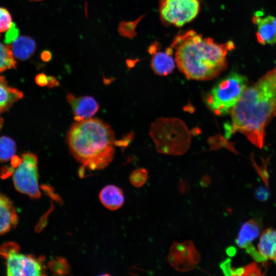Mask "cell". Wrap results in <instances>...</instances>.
Instances as JSON below:
<instances>
[{
  "label": "cell",
  "mask_w": 276,
  "mask_h": 276,
  "mask_svg": "<svg viewBox=\"0 0 276 276\" xmlns=\"http://www.w3.org/2000/svg\"><path fill=\"white\" fill-rule=\"evenodd\" d=\"M253 23L257 26L256 37L258 41L263 45L276 43V17L267 16L261 17L255 15Z\"/></svg>",
  "instance_id": "cell-10"
},
{
  "label": "cell",
  "mask_w": 276,
  "mask_h": 276,
  "mask_svg": "<svg viewBox=\"0 0 276 276\" xmlns=\"http://www.w3.org/2000/svg\"><path fill=\"white\" fill-rule=\"evenodd\" d=\"M16 168L12 175L15 189L31 198H39L37 156L31 152L23 153L21 162Z\"/></svg>",
  "instance_id": "cell-5"
},
{
  "label": "cell",
  "mask_w": 276,
  "mask_h": 276,
  "mask_svg": "<svg viewBox=\"0 0 276 276\" xmlns=\"http://www.w3.org/2000/svg\"><path fill=\"white\" fill-rule=\"evenodd\" d=\"M173 49L170 47L165 51H158L157 49L151 53V67L153 71L159 76H167L174 70L176 64L172 57Z\"/></svg>",
  "instance_id": "cell-11"
},
{
  "label": "cell",
  "mask_w": 276,
  "mask_h": 276,
  "mask_svg": "<svg viewBox=\"0 0 276 276\" xmlns=\"http://www.w3.org/2000/svg\"><path fill=\"white\" fill-rule=\"evenodd\" d=\"M36 48L35 40L29 36H20L11 46L14 57L20 60L29 59L35 53Z\"/></svg>",
  "instance_id": "cell-17"
},
{
  "label": "cell",
  "mask_w": 276,
  "mask_h": 276,
  "mask_svg": "<svg viewBox=\"0 0 276 276\" xmlns=\"http://www.w3.org/2000/svg\"><path fill=\"white\" fill-rule=\"evenodd\" d=\"M176 64L189 79L208 80L215 78L227 67V54L235 48L232 41L216 42L193 30L176 35L171 44Z\"/></svg>",
  "instance_id": "cell-2"
},
{
  "label": "cell",
  "mask_w": 276,
  "mask_h": 276,
  "mask_svg": "<svg viewBox=\"0 0 276 276\" xmlns=\"http://www.w3.org/2000/svg\"><path fill=\"white\" fill-rule=\"evenodd\" d=\"M1 112H2L0 111V130L2 128L3 125V122H4L3 118L1 116Z\"/></svg>",
  "instance_id": "cell-30"
},
{
  "label": "cell",
  "mask_w": 276,
  "mask_h": 276,
  "mask_svg": "<svg viewBox=\"0 0 276 276\" xmlns=\"http://www.w3.org/2000/svg\"><path fill=\"white\" fill-rule=\"evenodd\" d=\"M148 174L146 169L139 168L133 171L129 176L131 183L135 187L141 188L147 182Z\"/></svg>",
  "instance_id": "cell-20"
},
{
  "label": "cell",
  "mask_w": 276,
  "mask_h": 276,
  "mask_svg": "<svg viewBox=\"0 0 276 276\" xmlns=\"http://www.w3.org/2000/svg\"><path fill=\"white\" fill-rule=\"evenodd\" d=\"M190 185L189 182L185 180H180L178 183V190L181 195L186 194L189 190Z\"/></svg>",
  "instance_id": "cell-24"
},
{
  "label": "cell",
  "mask_w": 276,
  "mask_h": 276,
  "mask_svg": "<svg viewBox=\"0 0 276 276\" xmlns=\"http://www.w3.org/2000/svg\"><path fill=\"white\" fill-rule=\"evenodd\" d=\"M52 53L50 51H43L40 54L41 59L44 62H48L52 59Z\"/></svg>",
  "instance_id": "cell-27"
},
{
  "label": "cell",
  "mask_w": 276,
  "mask_h": 276,
  "mask_svg": "<svg viewBox=\"0 0 276 276\" xmlns=\"http://www.w3.org/2000/svg\"><path fill=\"white\" fill-rule=\"evenodd\" d=\"M247 78L232 73L224 78L208 93L205 101L215 114L222 116L231 112L247 87Z\"/></svg>",
  "instance_id": "cell-4"
},
{
  "label": "cell",
  "mask_w": 276,
  "mask_h": 276,
  "mask_svg": "<svg viewBox=\"0 0 276 276\" xmlns=\"http://www.w3.org/2000/svg\"><path fill=\"white\" fill-rule=\"evenodd\" d=\"M19 36V30L16 27L15 24L12 23L11 27L7 31L5 36L4 42L8 44L12 43Z\"/></svg>",
  "instance_id": "cell-23"
},
{
  "label": "cell",
  "mask_w": 276,
  "mask_h": 276,
  "mask_svg": "<svg viewBox=\"0 0 276 276\" xmlns=\"http://www.w3.org/2000/svg\"><path fill=\"white\" fill-rule=\"evenodd\" d=\"M36 83L40 86H44L48 83V76L44 73L37 75L35 78Z\"/></svg>",
  "instance_id": "cell-25"
},
{
  "label": "cell",
  "mask_w": 276,
  "mask_h": 276,
  "mask_svg": "<svg viewBox=\"0 0 276 276\" xmlns=\"http://www.w3.org/2000/svg\"><path fill=\"white\" fill-rule=\"evenodd\" d=\"M211 182L210 177L208 175H204L200 180V185L202 187H206L209 186Z\"/></svg>",
  "instance_id": "cell-28"
},
{
  "label": "cell",
  "mask_w": 276,
  "mask_h": 276,
  "mask_svg": "<svg viewBox=\"0 0 276 276\" xmlns=\"http://www.w3.org/2000/svg\"><path fill=\"white\" fill-rule=\"evenodd\" d=\"M31 1H40V0H31Z\"/></svg>",
  "instance_id": "cell-31"
},
{
  "label": "cell",
  "mask_w": 276,
  "mask_h": 276,
  "mask_svg": "<svg viewBox=\"0 0 276 276\" xmlns=\"http://www.w3.org/2000/svg\"><path fill=\"white\" fill-rule=\"evenodd\" d=\"M230 112L227 134L241 133L262 148L266 127L276 115V67L247 86Z\"/></svg>",
  "instance_id": "cell-1"
},
{
  "label": "cell",
  "mask_w": 276,
  "mask_h": 276,
  "mask_svg": "<svg viewBox=\"0 0 276 276\" xmlns=\"http://www.w3.org/2000/svg\"><path fill=\"white\" fill-rule=\"evenodd\" d=\"M258 249L265 260L276 262V229L269 228L263 232L260 237Z\"/></svg>",
  "instance_id": "cell-13"
},
{
  "label": "cell",
  "mask_w": 276,
  "mask_h": 276,
  "mask_svg": "<svg viewBox=\"0 0 276 276\" xmlns=\"http://www.w3.org/2000/svg\"><path fill=\"white\" fill-rule=\"evenodd\" d=\"M199 10V0H160L159 4L162 19L178 27L193 20Z\"/></svg>",
  "instance_id": "cell-7"
},
{
  "label": "cell",
  "mask_w": 276,
  "mask_h": 276,
  "mask_svg": "<svg viewBox=\"0 0 276 276\" xmlns=\"http://www.w3.org/2000/svg\"><path fill=\"white\" fill-rule=\"evenodd\" d=\"M23 97L21 91L10 86L5 77L0 76V111L8 110Z\"/></svg>",
  "instance_id": "cell-15"
},
{
  "label": "cell",
  "mask_w": 276,
  "mask_h": 276,
  "mask_svg": "<svg viewBox=\"0 0 276 276\" xmlns=\"http://www.w3.org/2000/svg\"><path fill=\"white\" fill-rule=\"evenodd\" d=\"M260 227L254 220H250L241 227L236 240L237 245L246 250L254 247L251 242L259 236Z\"/></svg>",
  "instance_id": "cell-16"
},
{
  "label": "cell",
  "mask_w": 276,
  "mask_h": 276,
  "mask_svg": "<svg viewBox=\"0 0 276 276\" xmlns=\"http://www.w3.org/2000/svg\"><path fill=\"white\" fill-rule=\"evenodd\" d=\"M136 22L137 21L120 22L118 27L119 32L123 36L132 38L135 34L134 29Z\"/></svg>",
  "instance_id": "cell-22"
},
{
  "label": "cell",
  "mask_w": 276,
  "mask_h": 276,
  "mask_svg": "<svg viewBox=\"0 0 276 276\" xmlns=\"http://www.w3.org/2000/svg\"><path fill=\"white\" fill-rule=\"evenodd\" d=\"M11 164L14 167H17L21 162V158L14 155L11 159Z\"/></svg>",
  "instance_id": "cell-29"
},
{
  "label": "cell",
  "mask_w": 276,
  "mask_h": 276,
  "mask_svg": "<svg viewBox=\"0 0 276 276\" xmlns=\"http://www.w3.org/2000/svg\"><path fill=\"white\" fill-rule=\"evenodd\" d=\"M17 62L13 54L11 46L0 41V72L15 68Z\"/></svg>",
  "instance_id": "cell-18"
},
{
  "label": "cell",
  "mask_w": 276,
  "mask_h": 276,
  "mask_svg": "<svg viewBox=\"0 0 276 276\" xmlns=\"http://www.w3.org/2000/svg\"><path fill=\"white\" fill-rule=\"evenodd\" d=\"M99 198L104 206L113 211L120 208L124 202L122 190L114 185H108L104 187L100 191Z\"/></svg>",
  "instance_id": "cell-14"
},
{
  "label": "cell",
  "mask_w": 276,
  "mask_h": 276,
  "mask_svg": "<svg viewBox=\"0 0 276 276\" xmlns=\"http://www.w3.org/2000/svg\"><path fill=\"white\" fill-rule=\"evenodd\" d=\"M16 151L15 141L11 138L0 136V162H7L14 156Z\"/></svg>",
  "instance_id": "cell-19"
},
{
  "label": "cell",
  "mask_w": 276,
  "mask_h": 276,
  "mask_svg": "<svg viewBox=\"0 0 276 276\" xmlns=\"http://www.w3.org/2000/svg\"><path fill=\"white\" fill-rule=\"evenodd\" d=\"M1 254L6 259L7 274L9 276L41 275L44 269L40 260L34 256L18 251L15 244H7L2 248Z\"/></svg>",
  "instance_id": "cell-6"
},
{
  "label": "cell",
  "mask_w": 276,
  "mask_h": 276,
  "mask_svg": "<svg viewBox=\"0 0 276 276\" xmlns=\"http://www.w3.org/2000/svg\"><path fill=\"white\" fill-rule=\"evenodd\" d=\"M12 23L10 12L6 8L0 7V33L7 31Z\"/></svg>",
  "instance_id": "cell-21"
},
{
  "label": "cell",
  "mask_w": 276,
  "mask_h": 276,
  "mask_svg": "<svg viewBox=\"0 0 276 276\" xmlns=\"http://www.w3.org/2000/svg\"><path fill=\"white\" fill-rule=\"evenodd\" d=\"M18 223V216L12 203L0 194V235L5 234Z\"/></svg>",
  "instance_id": "cell-12"
},
{
  "label": "cell",
  "mask_w": 276,
  "mask_h": 276,
  "mask_svg": "<svg viewBox=\"0 0 276 276\" xmlns=\"http://www.w3.org/2000/svg\"><path fill=\"white\" fill-rule=\"evenodd\" d=\"M201 256L193 242L190 240L174 242L170 247L168 261L170 265L179 272L194 269L200 262Z\"/></svg>",
  "instance_id": "cell-8"
},
{
  "label": "cell",
  "mask_w": 276,
  "mask_h": 276,
  "mask_svg": "<svg viewBox=\"0 0 276 276\" xmlns=\"http://www.w3.org/2000/svg\"><path fill=\"white\" fill-rule=\"evenodd\" d=\"M66 138L72 155L82 165L80 174L85 168L103 169L113 158L114 132L109 124L100 119L76 121L70 128Z\"/></svg>",
  "instance_id": "cell-3"
},
{
  "label": "cell",
  "mask_w": 276,
  "mask_h": 276,
  "mask_svg": "<svg viewBox=\"0 0 276 276\" xmlns=\"http://www.w3.org/2000/svg\"><path fill=\"white\" fill-rule=\"evenodd\" d=\"M59 85L60 83L59 81L55 76L52 75L48 76V83L47 85L49 88H54L58 86Z\"/></svg>",
  "instance_id": "cell-26"
},
{
  "label": "cell",
  "mask_w": 276,
  "mask_h": 276,
  "mask_svg": "<svg viewBox=\"0 0 276 276\" xmlns=\"http://www.w3.org/2000/svg\"><path fill=\"white\" fill-rule=\"evenodd\" d=\"M66 99L71 106L76 121L90 118L99 108L97 101L91 96L76 97L72 94H68Z\"/></svg>",
  "instance_id": "cell-9"
}]
</instances>
